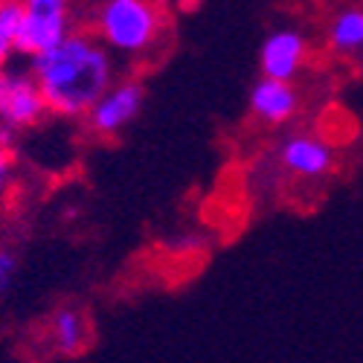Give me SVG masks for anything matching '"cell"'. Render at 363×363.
<instances>
[{
	"label": "cell",
	"instance_id": "6da1fadb",
	"mask_svg": "<svg viewBox=\"0 0 363 363\" xmlns=\"http://www.w3.org/2000/svg\"><path fill=\"white\" fill-rule=\"evenodd\" d=\"M47 111L58 119H84L99 96L119 79V62L79 26L55 47L26 58Z\"/></svg>",
	"mask_w": 363,
	"mask_h": 363
},
{
	"label": "cell",
	"instance_id": "7a4b0ae2",
	"mask_svg": "<svg viewBox=\"0 0 363 363\" xmlns=\"http://www.w3.org/2000/svg\"><path fill=\"white\" fill-rule=\"evenodd\" d=\"M84 29L119 65H140L157 55L169 23L160 0H94L84 12Z\"/></svg>",
	"mask_w": 363,
	"mask_h": 363
},
{
	"label": "cell",
	"instance_id": "3957f363",
	"mask_svg": "<svg viewBox=\"0 0 363 363\" xmlns=\"http://www.w3.org/2000/svg\"><path fill=\"white\" fill-rule=\"evenodd\" d=\"M21 35L18 55L33 58L79 29V0H18Z\"/></svg>",
	"mask_w": 363,
	"mask_h": 363
},
{
	"label": "cell",
	"instance_id": "277c9868",
	"mask_svg": "<svg viewBox=\"0 0 363 363\" xmlns=\"http://www.w3.org/2000/svg\"><path fill=\"white\" fill-rule=\"evenodd\" d=\"M47 113V102L29 67L9 62L0 70V128L18 140V134L38 128Z\"/></svg>",
	"mask_w": 363,
	"mask_h": 363
},
{
	"label": "cell",
	"instance_id": "5b68a950",
	"mask_svg": "<svg viewBox=\"0 0 363 363\" xmlns=\"http://www.w3.org/2000/svg\"><path fill=\"white\" fill-rule=\"evenodd\" d=\"M143 105H145V84L137 76H119L99 96V102L87 111L82 125L90 137L111 143L140 116Z\"/></svg>",
	"mask_w": 363,
	"mask_h": 363
},
{
	"label": "cell",
	"instance_id": "8992f818",
	"mask_svg": "<svg viewBox=\"0 0 363 363\" xmlns=\"http://www.w3.org/2000/svg\"><path fill=\"white\" fill-rule=\"evenodd\" d=\"M38 340L52 357H79L94 343V323L82 306H58L41 323Z\"/></svg>",
	"mask_w": 363,
	"mask_h": 363
},
{
	"label": "cell",
	"instance_id": "52a82bcc",
	"mask_svg": "<svg viewBox=\"0 0 363 363\" xmlns=\"http://www.w3.org/2000/svg\"><path fill=\"white\" fill-rule=\"evenodd\" d=\"M308 41L296 29H277L270 33L259 52V70L262 79H277V82H294L296 73L306 65Z\"/></svg>",
	"mask_w": 363,
	"mask_h": 363
},
{
	"label": "cell",
	"instance_id": "ba28073f",
	"mask_svg": "<svg viewBox=\"0 0 363 363\" xmlns=\"http://www.w3.org/2000/svg\"><path fill=\"white\" fill-rule=\"evenodd\" d=\"M279 160L291 174L317 180V177H325L331 166H335V151L320 137L294 134L279 145Z\"/></svg>",
	"mask_w": 363,
	"mask_h": 363
},
{
	"label": "cell",
	"instance_id": "9c48e42d",
	"mask_svg": "<svg viewBox=\"0 0 363 363\" xmlns=\"http://www.w3.org/2000/svg\"><path fill=\"white\" fill-rule=\"evenodd\" d=\"M299 111V94L291 82L259 79L250 87V113L262 125H285Z\"/></svg>",
	"mask_w": 363,
	"mask_h": 363
},
{
	"label": "cell",
	"instance_id": "30bf717a",
	"mask_svg": "<svg viewBox=\"0 0 363 363\" xmlns=\"http://www.w3.org/2000/svg\"><path fill=\"white\" fill-rule=\"evenodd\" d=\"M328 41L340 52L363 50V9H343L328 26Z\"/></svg>",
	"mask_w": 363,
	"mask_h": 363
},
{
	"label": "cell",
	"instance_id": "8fae6325",
	"mask_svg": "<svg viewBox=\"0 0 363 363\" xmlns=\"http://www.w3.org/2000/svg\"><path fill=\"white\" fill-rule=\"evenodd\" d=\"M21 35V4L18 0H0V65L15 62Z\"/></svg>",
	"mask_w": 363,
	"mask_h": 363
},
{
	"label": "cell",
	"instance_id": "7c38bea8",
	"mask_svg": "<svg viewBox=\"0 0 363 363\" xmlns=\"http://www.w3.org/2000/svg\"><path fill=\"white\" fill-rule=\"evenodd\" d=\"M18 264H21V262H18L15 247L0 245V299L9 294V288H12L15 277H18Z\"/></svg>",
	"mask_w": 363,
	"mask_h": 363
},
{
	"label": "cell",
	"instance_id": "4fadbf2b",
	"mask_svg": "<svg viewBox=\"0 0 363 363\" xmlns=\"http://www.w3.org/2000/svg\"><path fill=\"white\" fill-rule=\"evenodd\" d=\"M15 184V148L0 145V209H4Z\"/></svg>",
	"mask_w": 363,
	"mask_h": 363
},
{
	"label": "cell",
	"instance_id": "5bb4252c",
	"mask_svg": "<svg viewBox=\"0 0 363 363\" xmlns=\"http://www.w3.org/2000/svg\"><path fill=\"white\" fill-rule=\"evenodd\" d=\"M0 145H6V148H15V137H9L4 128H0Z\"/></svg>",
	"mask_w": 363,
	"mask_h": 363
}]
</instances>
